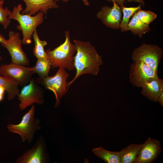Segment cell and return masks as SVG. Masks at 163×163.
<instances>
[{"mask_svg": "<svg viewBox=\"0 0 163 163\" xmlns=\"http://www.w3.org/2000/svg\"><path fill=\"white\" fill-rule=\"evenodd\" d=\"M74 42L76 52L74 65L76 72L74 78L67 82V89L78 77L83 75H97L100 66L103 64L102 56L98 54L89 42L75 40Z\"/></svg>", "mask_w": 163, "mask_h": 163, "instance_id": "obj_1", "label": "cell"}, {"mask_svg": "<svg viewBox=\"0 0 163 163\" xmlns=\"http://www.w3.org/2000/svg\"><path fill=\"white\" fill-rule=\"evenodd\" d=\"M65 40L62 44L53 50L49 49L45 52L53 69L59 67L72 71L75 69L74 55L76 49L71 43L69 30L65 32Z\"/></svg>", "mask_w": 163, "mask_h": 163, "instance_id": "obj_2", "label": "cell"}, {"mask_svg": "<svg viewBox=\"0 0 163 163\" xmlns=\"http://www.w3.org/2000/svg\"><path fill=\"white\" fill-rule=\"evenodd\" d=\"M22 5L19 4L14 7L8 17L10 20L17 21L19 24L17 29L22 32L23 36L22 43L24 45L31 43V38L37 27L41 24L44 21V14L40 12L34 15L23 14L21 13L22 10Z\"/></svg>", "mask_w": 163, "mask_h": 163, "instance_id": "obj_3", "label": "cell"}, {"mask_svg": "<svg viewBox=\"0 0 163 163\" xmlns=\"http://www.w3.org/2000/svg\"><path fill=\"white\" fill-rule=\"evenodd\" d=\"M35 106L33 104L23 116L20 123L17 124H9L7 126L9 132L20 136L23 142L27 141L31 143L36 132L41 129L40 120L35 117Z\"/></svg>", "mask_w": 163, "mask_h": 163, "instance_id": "obj_4", "label": "cell"}, {"mask_svg": "<svg viewBox=\"0 0 163 163\" xmlns=\"http://www.w3.org/2000/svg\"><path fill=\"white\" fill-rule=\"evenodd\" d=\"M69 75L65 69L60 67L53 76L35 78L37 83L54 93L56 100L55 107L60 105L61 99L67 91V80Z\"/></svg>", "mask_w": 163, "mask_h": 163, "instance_id": "obj_5", "label": "cell"}, {"mask_svg": "<svg viewBox=\"0 0 163 163\" xmlns=\"http://www.w3.org/2000/svg\"><path fill=\"white\" fill-rule=\"evenodd\" d=\"M163 51L157 45L143 43L133 51L132 58L133 62L141 61L158 72Z\"/></svg>", "mask_w": 163, "mask_h": 163, "instance_id": "obj_6", "label": "cell"}, {"mask_svg": "<svg viewBox=\"0 0 163 163\" xmlns=\"http://www.w3.org/2000/svg\"><path fill=\"white\" fill-rule=\"evenodd\" d=\"M8 39L1 43L8 51L11 57V62L24 66H28L30 61L22 48V40L18 32L10 31Z\"/></svg>", "mask_w": 163, "mask_h": 163, "instance_id": "obj_7", "label": "cell"}, {"mask_svg": "<svg viewBox=\"0 0 163 163\" xmlns=\"http://www.w3.org/2000/svg\"><path fill=\"white\" fill-rule=\"evenodd\" d=\"M20 101L19 107L20 110H24L34 104H42L44 102L43 91L33 78L23 88L18 95Z\"/></svg>", "mask_w": 163, "mask_h": 163, "instance_id": "obj_8", "label": "cell"}, {"mask_svg": "<svg viewBox=\"0 0 163 163\" xmlns=\"http://www.w3.org/2000/svg\"><path fill=\"white\" fill-rule=\"evenodd\" d=\"M159 78L158 72L142 62L136 61L130 65L129 79L133 86L141 88L145 82Z\"/></svg>", "mask_w": 163, "mask_h": 163, "instance_id": "obj_9", "label": "cell"}, {"mask_svg": "<svg viewBox=\"0 0 163 163\" xmlns=\"http://www.w3.org/2000/svg\"><path fill=\"white\" fill-rule=\"evenodd\" d=\"M31 67L15 64H2L0 66V75L10 78L19 85H25L29 83L34 74Z\"/></svg>", "mask_w": 163, "mask_h": 163, "instance_id": "obj_10", "label": "cell"}, {"mask_svg": "<svg viewBox=\"0 0 163 163\" xmlns=\"http://www.w3.org/2000/svg\"><path fill=\"white\" fill-rule=\"evenodd\" d=\"M112 7L102 6L96 17L107 27L112 29L120 28L122 12L121 8L116 2H113Z\"/></svg>", "mask_w": 163, "mask_h": 163, "instance_id": "obj_11", "label": "cell"}, {"mask_svg": "<svg viewBox=\"0 0 163 163\" xmlns=\"http://www.w3.org/2000/svg\"><path fill=\"white\" fill-rule=\"evenodd\" d=\"M158 140L149 137L142 144L135 163H151L157 159L161 152Z\"/></svg>", "mask_w": 163, "mask_h": 163, "instance_id": "obj_12", "label": "cell"}, {"mask_svg": "<svg viewBox=\"0 0 163 163\" xmlns=\"http://www.w3.org/2000/svg\"><path fill=\"white\" fill-rule=\"evenodd\" d=\"M41 138L38 139L34 146L19 157L15 163H43L46 158L43 144Z\"/></svg>", "mask_w": 163, "mask_h": 163, "instance_id": "obj_13", "label": "cell"}, {"mask_svg": "<svg viewBox=\"0 0 163 163\" xmlns=\"http://www.w3.org/2000/svg\"><path fill=\"white\" fill-rule=\"evenodd\" d=\"M22 0L25 3L26 7L21 13L33 16L40 12L46 14L50 9L58 8L59 5L57 2L59 0Z\"/></svg>", "mask_w": 163, "mask_h": 163, "instance_id": "obj_14", "label": "cell"}, {"mask_svg": "<svg viewBox=\"0 0 163 163\" xmlns=\"http://www.w3.org/2000/svg\"><path fill=\"white\" fill-rule=\"evenodd\" d=\"M141 94L149 100L157 102L159 96L163 91V79H155L145 82L141 87Z\"/></svg>", "mask_w": 163, "mask_h": 163, "instance_id": "obj_15", "label": "cell"}, {"mask_svg": "<svg viewBox=\"0 0 163 163\" xmlns=\"http://www.w3.org/2000/svg\"><path fill=\"white\" fill-rule=\"evenodd\" d=\"M150 30L149 25L142 22L138 18L136 13L134 14L126 28V31L130 30L135 35L141 38L143 34Z\"/></svg>", "mask_w": 163, "mask_h": 163, "instance_id": "obj_16", "label": "cell"}, {"mask_svg": "<svg viewBox=\"0 0 163 163\" xmlns=\"http://www.w3.org/2000/svg\"><path fill=\"white\" fill-rule=\"evenodd\" d=\"M142 144H132L120 151V163H135Z\"/></svg>", "mask_w": 163, "mask_h": 163, "instance_id": "obj_17", "label": "cell"}, {"mask_svg": "<svg viewBox=\"0 0 163 163\" xmlns=\"http://www.w3.org/2000/svg\"><path fill=\"white\" fill-rule=\"evenodd\" d=\"M0 85L3 87L7 93V98L14 100L19 94L18 84L9 78L0 75Z\"/></svg>", "mask_w": 163, "mask_h": 163, "instance_id": "obj_18", "label": "cell"}, {"mask_svg": "<svg viewBox=\"0 0 163 163\" xmlns=\"http://www.w3.org/2000/svg\"><path fill=\"white\" fill-rule=\"evenodd\" d=\"M93 152L107 163H120L119 152L108 151L102 147L94 148Z\"/></svg>", "mask_w": 163, "mask_h": 163, "instance_id": "obj_19", "label": "cell"}, {"mask_svg": "<svg viewBox=\"0 0 163 163\" xmlns=\"http://www.w3.org/2000/svg\"><path fill=\"white\" fill-rule=\"evenodd\" d=\"M51 67V64L50 60L37 59L35 66L30 67V70L37 73L40 78H43L48 76Z\"/></svg>", "mask_w": 163, "mask_h": 163, "instance_id": "obj_20", "label": "cell"}, {"mask_svg": "<svg viewBox=\"0 0 163 163\" xmlns=\"http://www.w3.org/2000/svg\"><path fill=\"white\" fill-rule=\"evenodd\" d=\"M34 43L33 53L37 58L43 59H48L44 47L47 44V42L41 40L39 38L37 29L34 32L32 35Z\"/></svg>", "mask_w": 163, "mask_h": 163, "instance_id": "obj_21", "label": "cell"}, {"mask_svg": "<svg viewBox=\"0 0 163 163\" xmlns=\"http://www.w3.org/2000/svg\"><path fill=\"white\" fill-rule=\"evenodd\" d=\"M141 5L137 7H126L125 6L121 8L123 16L121 21L120 28L122 32L126 31L130 17L135 13L141 9Z\"/></svg>", "mask_w": 163, "mask_h": 163, "instance_id": "obj_22", "label": "cell"}, {"mask_svg": "<svg viewBox=\"0 0 163 163\" xmlns=\"http://www.w3.org/2000/svg\"><path fill=\"white\" fill-rule=\"evenodd\" d=\"M5 0H0V24L6 29L9 26L11 22L10 20L8 18L11 11L8 8L3 7Z\"/></svg>", "mask_w": 163, "mask_h": 163, "instance_id": "obj_23", "label": "cell"}, {"mask_svg": "<svg viewBox=\"0 0 163 163\" xmlns=\"http://www.w3.org/2000/svg\"><path fill=\"white\" fill-rule=\"evenodd\" d=\"M136 14L139 19L142 22L149 25L156 18L157 15L150 11L142 10L138 11Z\"/></svg>", "mask_w": 163, "mask_h": 163, "instance_id": "obj_24", "label": "cell"}, {"mask_svg": "<svg viewBox=\"0 0 163 163\" xmlns=\"http://www.w3.org/2000/svg\"><path fill=\"white\" fill-rule=\"evenodd\" d=\"M108 2H115L117 3L121 8L124 6V3H126L124 0H105Z\"/></svg>", "mask_w": 163, "mask_h": 163, "instance_id": "obj_25", "label": "cell"}, {"mask_svg": "<svg viewBox=\"0 0 163 163\" xmlns=\"http://www.w3.org/2000/svg\"><path fill=\"white\" fill-rule=\"evenodd\" d=\"M126 2H134L138 3L144 7L145 5V3L143 0H124Z\"/></svg>", "mask_w": 163, "mask_h": 163, "instance_id": "obj_26", "label": "cell"}, {"mask_svg": "<svg viewBox=\"0 0 163 163\" xmlns=\"http://www.w3.org/2000/svg\"><path fill=\"white\" fill-rule=\"evenodd\" d=\"M5 89L1 85H0V101L3 99Z\"/></svg>", "mask_w": 163, "mask_h": 163, "instance_id": "obj_27", "label": "cell"}, {"mask_svg": "<svg viewBox=\"0 0 163 163\" xmlns=\"http://www.w3.org/2000/svg\"><path fill=\"white\" fill-rule=\"evenodd\" d=\"M157 102L159 103L161 106H163V91L161 93L159 96Z\"/></svg>", "mask_w": 163, "mask_h": 163, "instance_id": "obj_28", "label": "cell"}, {"mask_svg": "<svg viewBox=\"0 0 163 163\" xmlns=\"http://www.w3.org/2000/svg\"><path fill=\"white\" fill-rule=\"evenodd\" d=\"M64 2H67L69 0H62ZM84 3L86 5H89V2L87 0H82Z\"/></svg>", "mask_w": 163, "mask_h": 163, "instance_id": "obj_29", "label": "cell"}, {"mask_svg": "<svg viewBox=\"0 0 163 163\" xmlns=\"http://www.w3.org/2000/svg\"><path fill=\"white\" fill-rule=\"evenodd\" d=\"M6 40L4 36L0 34V43H1L4 42Z\"/></svg>", "mask_w": 163, "mask_h": 163, "instance_id": "obj_30", "label": "cell"}, {"mask_svg": "<svg viewBox=\"0 0 163 163\" xmlns=\"http://www.w3.org/2000/svg\"><path fill=\"white\" fill-rule=\"evenodd\" d=\"M1 59H2V58H1V57L0 56V60H1Z\"/></svg>", "mask_w": 163, "mask_h": 163, "instance_id": "obj_31", "label": "cell"}]
</instances>
